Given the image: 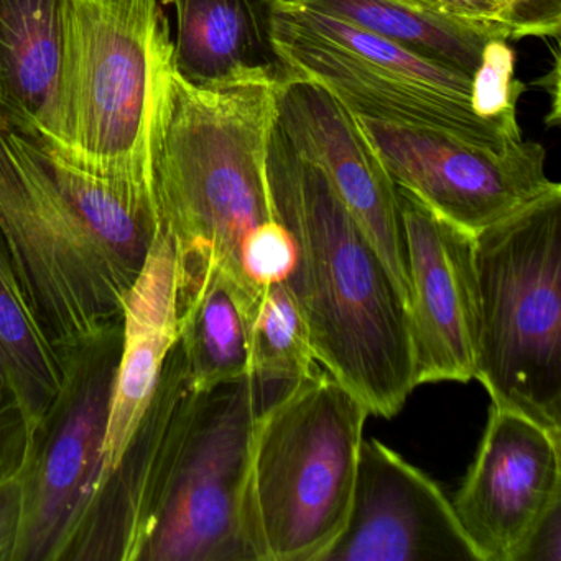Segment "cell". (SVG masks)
I'll list each match as a JSON object with an SVG mask.
<instances>
[{
  "label": "cell",
  "mask_w": 561,
  "mask_h": 561,
  "mask_svg": "<svg viewBox=\"0 0 561 561\" xmlns=\"http://www.w3.org/2000/svg\"><path fill=\"white\" fill-rule=\"evenodd\" d=\"M512 41L524 37L560 41L561 0H499Z\"/></svg>",
  "instance_id": "cb8c5ba5"
},
{
  "label": "cell",
  "mask_w": 561,
  "mask_h": 561,
  "mask_svg": "<svg viewBox=\"0 0 561 561\" xmlns=\"http://www.w3.org/2000/svg\"><path fill=\"white\" fill-rule=\"evenodd\" d=\"M476 377L492 403L561 428V186L474 236Z\"/></svg>",
  "instance_id": "5b68a950"
},
{
  "label": "cell",
  "mask_w": 561,
  "mask_h": 561,
  "mask_svg": "<svg viewBox=\"0 0 561 561\" xmlns=\"http://www.w3.org/2000/svg\"><path fill=\"white\" fill-rule=\"evenodd\" d=\"M0 377L35 428L60 392L64 366L28 304L11 252L0 232Z\"/></svg>",
  "instance_id": "44dd1931"
},
{
  "label": "cell",
  "mask_w": 561,
  "mask_h": 561,
  "mask_svg": "<svg viewBox=\"0 0 561 561\" xmlns=\"http://www.w3.org/2000/svg\"><path fill=\"white\" fill-rule=\"evenodd\" d=\"M0 232L58 354L123 321L129 288L61 185L57 157L2 114Z\"/></svg>",
  "instance_id": "8992f818"
},
{
  "label": "cell",
  "mask_w": 561,
  "mask_h": 561,
  "mask_svg": "<svg viewBox=\"0 0 561 561\" xmlns=\"http://www.w3.org/2000/svg\"><path fill=\"white\" fill-rule=\"evenodd\" d=\"M318 561H482L453 502L422 469L364 438L343 530Z\"/></svg>",
  "instance_id": "5bb4252c"
},
{
  "label": "cell",
  "mask_w": 561,
  "mask_h": 561,
  "mask_svg": "<svg viewBox=\"0 0 561 561\" xmlns=\"http://www.w3.org/2000/svg\"><path fill=\"white\" fill-rule=\"evenodd\" d=\"M356 119L396 186L472 236L557 185L534 140L491 149L439 130Z\"/></svg>",
  "instance_id": "30bf717a"
},
{
  "label": "cell",
  "mask_w": 561,
  "mask_h": 561,
  "mask_svg": "<svg viewBox=\"0 0 561 561\" xmlns=\"http://www.w3.org/2000/svg\"><path fill=\"white\" fill-rule=\"evenodd\" d=\"M416 386L474 380L479 287L474 236L397 186Z\"/></svg>",
  "instance_id": "7c38bea8"
},
{
  "label": "cell",
  "mask_w": 561,
  "mask_h": 561,
  "mask_svg": "<svg viewBox=\"0 0 561 561\" xmlns=\"http://www.w3.org/2000/svg\"><path fill=\"white\" fill-rule=\"evenodd\" d=\"M369 415L323 367L265 407L242 505L254 561H318L333 543L350 512Z\"/></svg>",
  "instance_id": "3957f363"
},
{
  "label": "cell",
  "mask_w": 561,
  "mask_h": 561,
  "mask_svg": "<svg viewBox=\"0 0 561 561\" xmlns=\"http://www.w3.org/2000/svg\"><path fill=\"white\" fill-rule=\"evenodd\" d=\"M176 341V254L172 236L162 222L139 275L124 297L123 350L111 397L98 485L110 476L129 445Z\"/></svg>",
  "instance_id": "e0dca14e"
},
{
  "label": "cell",
  "mask_w": 561,
  "mask_h": 561,
  "mask_svg": "<svg viewBox=\"0 0 561 561\" xmlns=\"http://www.w3.org/2000/svg\"><path fill=\"white\" fill-rule=\"evenodd\" d=\"M288 383L249 374L199 390L139 561H254L242 515L252 438Z\"/></svg>",
  "instance_id": "ba28073f"
},
{
  "label": "cell",
  "mask_w": 561,
  "mask_h": 561,
  "mask_svg": "<svg viewBox=\"0 0 561 561\" xmlns=\"http://www.w3.org/2000/svg\"><path fill=\"white\" fill-rule=\"evenodd\" d=\"M249 347L252 373L264 379L295 382L321 369L287 284L261 295L249 321Z\"/></svg>",
  "instance_id": "7402d4cb"
},
{
  "label": "cell",
  "mask_w": 561,
  "mask_h": 561,
  "mask_svg": "<svg viewBox=\"0 0 561 561\" xmlns=\"http://www.w3.org/2000/svg\"><path fill=\"white\" fill-rule=\"evenodd\" d=\"M409 2L420 5V8L430 9V11L468 19V21L479 22V24L508 28L499 0H409Z\"/></svg>",
  "instance_id": "484cf974"
},
{
  "label": "cell",
  "mask_w": 561,
  "mask_h": 561,
  "mask_svg": "<svg viewBox=\"0 0 561 561\" xmlns=\"http://www.w3.org/2000/svg\"><path fill=\"white\" fill-rule=\"evenodd\" d=\"M274 90H196L170 75L153 146L160 218L176 261L213 265L245 318L272 285L285 284L294 242L275 218L267 183Z\"/></svg>",
  "instance_id": "6da1fadb"
},
{
  "label": "cell",
  "mask_w": 561,
  "mask_h": 561,
  "mask_svg": "<svg viewBox=\"0 0 561 561\" xmlns=\"http://www.w3.org/2000/svg\"><path fill=\"white\" fill-rule=\"evenodd\" d=\"M274 98L278 126L307 159L323 170L409 308L397 186L356 116L327 88L304 77L274 90Z\"/></svg>",
  "instance_id": "9a60e30c"
},
{
  "label": "cell",
  "mask_w": 561,
  "mask_h": 561,
  "mask_svg": "<svg viewBox=\"0 0 561 561\" xmlns=\"http://www.w3.org/2000/svg\"><path fill=\"white\" fill-rule=\"evenodd\" d=\"M71 12L73 0H0V114L55 156Z\"/></svg>",
  "instance_id": "ac0fdd59"
},
{
  "label": "cell",
  "mask_w": 561,
  "mask_h": 561,
  "mask_svg": "<svg viewBox=\"0 0 561 561\" xmlns=\"http://www.w3.org/2000/svg\"><path fill=\"white\" fill-rule=\"evenodd\" d=\"M123 321L58 354L60 392L32 430L19 472L22 520L12 561H64L96 491Z\"/></svg>",
  "instance_id": "9c48e42d"
},
{
  "label": "cell",
  "mask_w": 561,
  "mask_h": 561,
  "mask_svg": "<svg viewBox=\"0 0 561 561\" xmlns=\"http://www.w3.org/2000/svg\"><path fill=\"white\" fill-rule=\"evenodd\" d=\"M176 317L179 344L196 390L254 374L248 318L218 268L176 261Z\"/></svg>",
  "instance_id": "d6986e66"
},
{
  "label": "cell",
  "mask_w": 561,
  "mask_h": 561,
  "mask_svg": "<svg viewBox=\"0 0 561 561\" xmlns=\"http://www.w3.org/2000/svg\"><path fill=\"white\" fill-rule=\"evenodd\" d=\"M453 507L482 561H518L561 505V428L491 402L488 425Z\"/></svg>",
  "instance_id": "8fae6325"
},
{
  "label": "cell",
  "mask_w": 561,
  "mask_h": 561,
  "mask_svg": "<svg viewBox=\"0 0 561 561\" xmlns=\"http://www.w3.org/2000/svg\"><path fill=\"white\" fill-rule=\"evenodd\" d=\"M275 42L300 77L327 88L360 119L439 130L491 149L524 139L518 123L478 113L472 78L294 0H280Z\"/></svg>",
  "instance_id": "52a82bcc"
},
{
  "label": "cell",
  "mask_w": 561,
  "mask_h": 561,
  "mask_svg": "<svg viewBox=\"0 0 561 561\" xmlns=\"http://www.w3.org/2000/svg\"><path fill=\"white\" fill-rule=\"evenodd\" d=\"M198 396L176 341L142 420L94 491L64 561H139Z\"/></svg>",
  "instance_id": "4fadbf2b"
},
{
  "label": "cell",
  "mask_w": 561,
  "mask_h": 561,
  "mask_svg": "<svg viewBox=\"0 0 561 561\" xmlns=\"http://www.w3.org/2000/svg\"><path fill=\"white\" fill-rule=\"evenodd\" d=\"M265 163L275 218L294 242L285 284L314 357L370 415L392 419L419 387L405 300L323 170L275 119Z\"/></svg>",
  "instance_id": "7a4b0ae2"
},
{
  "label": "cell",
  "mask_w": 561,
  "mask_h": 561,
  "mask_svg": "<svg viewBox=\"0 0 561 561\" xmlns=\"http://www.w3.org/2000/svg\"><path fill=\"white\" fill-rule=\"evenodd\" d=\"M311 11L340 19L392 42L436 67L472 78L485 47L512 41L504 27L479 24L412 4L409 0H294Z\"/></svg>",
  "instance_id": "ffe728a7"
},
{
  "label": "cell",
  "mask_w": 561,
  "mask_h": 561,
  "mask_svg": "<svg viewBox=\"0 0 561 561\" xmlns=\"http://www.w3.org/2000/svg\"><path fill=\"white\" fill-rule=\"evenodd\" d=\"M22 520V485L19 474L0 482V561H12Z\"/></svg>",
  "instance_id": "d4e9b609"
},
{
  "label": "cell",
  "mask_w": 561,
  "mask_h": 561,
  "mask_svg": "<svg viewBox=\"0 0 561 561\" xmlns=\"http://www.w3.org/2000/svg\"><path fill=\"white\" fill-rule=\"evenodd\" d=\"M172 50L157 0H73L58 157L91 175L156 185Z\"/></svg>",
  "instance_id": "277c9868"
},
{
  "label": "cell",
  "mask_w": 561,
  "mask_h": 561,
  "mask_svg": "<svg viewBox=\"0 0 561 561\" xmlns=\"http://www.w3.org/2000/svg\"><path fill=\"white\" fill-rule=\"evenodd\" d=\"M172 67L196 90L285 87L300 78L275 42L280 0H172Z\"/></svg>",
  "instance_id": "2e32d148"
},
{
  "label": "cell",
  "mask_w": 561,
  "mask_h": 561,
  "mask_svg": "<svg viewBox=\"0 0 561 561\" xmlns=\"http://www.w3.org/2000/svg\"><path fill=\"white\" fill-rule=\"evenodd\" d=\"M31 443L27 416L18 397L0 377V482L15 478Z\"/></svg>",
  "instance_id": "603a6c76"
},
{
  "label": "cell",
  "mask_w": 561,
  "mask_h": 561,
  "mask_svg": "<svg viewBox=\"0 0 561 561\" xmlns=\"http://www.w3.org/2000/svg\"><path fill=\"white\" fill-rule=\"evenodd\" d=\"M561 560V505L554 507L538 525L535 534L522 551L518 561Z\"/></svg>",
  "instance_id": "4316f807"
}]
</instances>
